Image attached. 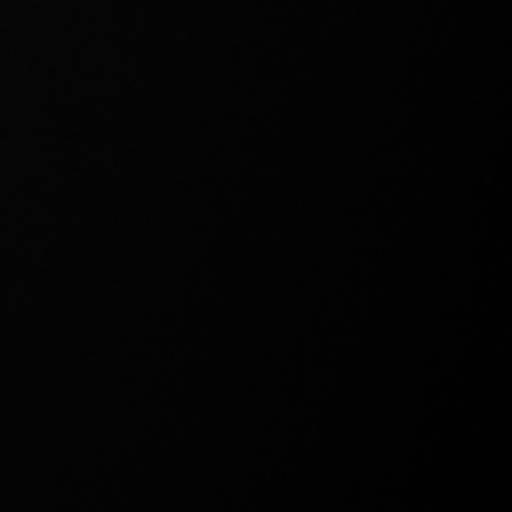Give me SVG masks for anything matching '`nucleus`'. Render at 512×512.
Returning <instances> with one entry per match:
<instances>
[]
</instances>
